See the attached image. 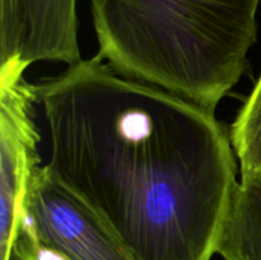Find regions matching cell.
Segmentation results:
<instances>
[{"instance_id": "6da1fadb", "label": "cell", "mask_w": 261, "mask_h": 260, "mask_svg": "<svg viewBox=\"0 0 261 260\" xmlns=\"http://www.w3.org/2000/svg\"><path fill=\"white\" fill-rule=\"evenodd\" d=\"M46 168L134 260H211L239 181L212 110L117 73L98 55L35 84Z\"/></svg>"}, {"instance_id": "52a82bcc", "label": "cell", "mask_w": 261, "mask_h": 260, "mask_svg": "<svg viewBox=\"0 0 261 260\" xmlns=\"http://www.w3.org/2000/svg\"><path fill=\"white\" fill-rule=\"evenodd\" d=\"M241 180L261 175V75L229 129Z\"/></svg>"}, {"instance_id": "277c9868", "label": "cell", "mask_w": 261, "mask_h": 260, "mask_svg": "<svg viewBox=\"0 0 261 260\" xmlns=\"http://www.w3.org/2000/svg\"><path fill=\"white\" fill-rule=\"evenodd\" d=\"M81 60L76 0H0V84L37 61Z\"/></svg>"}, {"instance_id": "7a4b0ae2", "label": "cell", "mask_w": 261, "mask_h": 260, "mask_svg": "<svg viewBox=\"0 0 261 260\" xmlns=\"http://www.w3.org/2000/svg\"><path fill=\"white\" fill-rule=\"evenodd\" d=\"M259 3L89 0L99 58L212 111L246 71Z\"/></svg>"}, {"instance_id": "8992f818", "label": "cell", "mask_w": 261, "mask_h": 260, "mask_svg": "<svg viewBox=\"0 0 261 260\" xmlns=\"http://www.w3.org/2000/svg\"><path fill=\"white\" fill-rule=\"evenodd\" d=\"M224 260H261V175L240 180L217 244Z\"/></svg>"}, {"instance_id": "5b68a950", "label": "cell", "mask_w": 261, "mask_h": 260, "mask_svg": "<svg viewBox=\"0 0 261 260\" xmlns=\"http://www.w3.org/2000/svg\"><path fill=\"white\" fill-rule=\"evenodd\" d=\"M35 84L24 78L0 86V257L17 240L31 175L41 165Z\"/></svg>"}, {"instance_id": "3957f363", "label": "cell", "mask_w": 261, "mask_h": 260, "mask_svg": "<svg viewBox=\"0 0 261 260\" xmlns=\"http://www.w3.org/2000/svg\"><path fill=\"white\" fill-rule=\"evenodd\" d=\"M20 222L45 247L42 260H134L103 219L45 165L31 175Z\"/></svg>"}]
</instances>
